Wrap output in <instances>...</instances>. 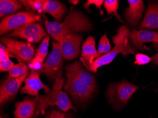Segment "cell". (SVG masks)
<instances>
[{"mask_svg": "<svg viewBox=\"0 0 158 118\" xmlns=\"http://www.w3.org/2000/svg\"><path fill=\"white\" fill-rule=\"evenodd\" d=\"M20 1L16 0H1L0 1V17L12 14L19 10L24 9Z\"/></svg>", "mask_w": 158, "mask_h": 118, "instance_id": "ffe728a7", "label": "cell"}, {"mask_svg": "<svg viewBox=\"0 0 158 118\" xmlns=\"http://www.w3.org/2000/svg\"><path fill=\"white\" fill-rule=\"evenodd\" d=\"M50 37L47 36L43 39L40 45V47L38 50L37 54H35V57L41 59L42 60H44L46 59V56L48 55V48L49 46Z\"/></svg>", "mask_w": 158, "mask_h": 118, "instance_id": "cb8c5ba5", "label": "cell"}, {"mask_svg": "<svg viewBox=\"0 0 158 118\" xmlns=\"http://www.w3.org/2000/svg\"><path fill=\"white\" fill-rule=\"evenodd\" d=\"M129 39L139 50H143V44L147 42L152 43L154 47L158 48V32L134 29L130 33Z\"/></svg>", "mask_w": 158, "mask_h": 118, "instance_id": "4fadbf2b", "label": "cell"}, {"mask_svg": "<svg viewBox=\"0 0 158 118\" xmlns=\"http://www.w3.org/2000/svg\"><path fill=\"white\" fill-rule=\"evenodd\" d=\"M41 73L34 71H31V73L25 80V86L20 89L22 94H27L32 96H39V92L41 89H44L45 93L48 94L51 91L49 87L43 84L40 79Z\"/></svg>", "mask_w": 158, "mask_h": 118, "instance_id": "7c38bea8", "label": "cell"}, {"mask_svg": "<svg viewBox=\"0 0 158 118\" xmlns=\"http://www.w3.org/2000/svg\"><path fill=\"white\" fill-rule=\"evenodd\" d=\"M41 20V15L27 11L19 12L3 18L0 22V35H2L27 24Z\"/></svg>", "mask_w": 158, "mask_h": 118, "instance_id": "277c9868", "label": "cell"}, {"mask_svg": "<svg viewBox=\"0 0 158 118\" xmlns=\"http://www.w3.org/2000/svg\"><path fill=\"white\" fill-rule=\"evenodd\" d=\"M47 36L48 34L42 26L40 23L35 22L19 26L5 36L24 39L30 43H37Z\"/></svg>", "mask_w": 158, "mask_h": 118, "instance_id": "ba28073f", "label": "cell"}, {"mask_svg": "<svg viewBox=\"0 0 158 118\" xmlns=\"http://www.w3.org/2000/svg\"><path fill=\"white\" fill-rule=\"evenodd\" d=\"M135 63L138 65L146 64L152 60V58L144 54H138L135 55Z\"/></svg>", "mask_w": 158, "mask_h": 118, "instance_id": "4316f807", "label": "cell"}, {"mask_svg": "<svg viewBox=\"0 0 158 118\" xmlns=\"http://www.w3.org/2000/svg\"><path fill=\"white\" fill-rule=\"evenodd\" d=\"M20 2L27 12L41 14L43 12L47 0H21Z\"/></svg>", "mask_w": 158, "mask_h": 118, "instance_id": "44dd1931", "label": "cell"}, {"mask_svg": "<svg viewBox=\"0 0 158 118\" xmlns=\"http://www.w3.org/2000/svg\"><path fill=\"white\" fill-rule=\"evenodd\" d=\"M52 45V51L44 63L42 73H44L50 79L55 80L62 74L63 58L60 50L59 43L56 41H53Z\"/></svg>", "mask_w": 158, "mask_h": 118, "instance_id": "52a82bcc", "label": "cell"}, {"mask_svg": "<svg viewBox=\"0 0 158 118\" xmlns=\"http://www.w3.org/2000/svg\"><path fill=\"white\" fill-rule=\"evenodd\" d=\"M127 2L129 6L125 11V18L129 23L134 26L138 23L142 18L144 3L142 0H128Z\"/></svg>", "mask_w": 158, "mask_h": 118, "instance_id": "9a60e30c", "label": "cell"}, {"mask_svg": "<svg viewBox=\"0 0 158 118\" xmlns=\"http://www.w3.org/2000/svg\"><path fill=\"white\" fill-rule=\"evenodd\" d=\"M65 69L67 80L64 85V89L69 92L71 96L76 102H87L94 92L68 68L65 67Z\"/></svg>", "mask_w": 158, "mask_h": 118, "instance_id": "5b68a950", "label": "cell"}, {"mask_svg": "<svg viewBox=\"0 0 158 118\" xmlns=\"http://www.w3.org/2000/svg\"><path fill=\"white\" fill-rule=\"evenodd\" d=\"M29 74V71L17 78H7L2 82L0 87V104H4L6 102L15 98L20 86L24 82Z\"/></svg>", "mask_w": 158, "mask_h": 118, "instance_id": "30bf717a", "label": "cell"}, {"mask_svg": "<svg viewBox=\"0 0 158 118\" xmlns=\"http://www.w3.org/2000/svg\"><path fill=\"white\" fill-rule=\"evenodd\" d=\"M1 118H3V117H2V115H1Z\"/></svg>", "mask_w": 158, "mask_h": 118, "instance_id": "836d02e7", "label": "cell"}, {"mask_svg": "<svg viewBox=\"0 0 158 118\" xmlns=\"http://www.w3.org/2000/svg\"><path fill=\"white\" fill-rule=\"evenodd\" d=\"M67 11L66 6L60 2L47 0L43 12L50 14L57 21H61Z\"/></svg>", "mask_w": 158, "mask_h": 118, "instance_id": "ac0fdd59", "label": "cell"}, {"mask_svg": "<svg viewBox=\"0 0 158 118\" xmlns=\"http://www.w3.org/2000/svg\"><path fill=\"white\" fill-rule=\"evenodd\" d=\"M38 105L37 98L25 97L23 101L15 103L14 115L15 118H33L35 115Z\"/></svg>", "mask_w": 158, "mask_h": 118, "instance_id": "5bb4252c", "label": "cell"}, {"mask_svg": "<svg viewBox=\"0 0 158 118\" xmlns=\"http://www.w3.org/2000/svg\"><path fill=\"white\" fill-rule=\"evenodd\" d=\"M2 44L8 49L10 53L15 56L19 62H26L31 63L34 58L35 49L34 46L30 43L12 39L4 36L2 38Z\"/></svg>", "mask_w": 158, "mask_h": 118, "instance_id": "8992f818", "label": "cell"}, {"mask_svg": "<svg viewBox=\"0 0 158 118\" xmlns=\"http://www.w3.org/2000/svg\"><path fill=\"white\" fill-rule=\"evenodd\" d=\"M111 49V46L110 44V40L106 38V40L105 43L103 51V54H106L110 51Z\"/></svg>", "mask_w": 158, "mask_h": 118, "instance_id": "4dcf8cb0", "label": "cell"}, {"mask_svg": "<svg viewBox=\"0 0 158 118\" xmlns=\"http://www.w3.org/2000/svg\"><path fill=\"white\" fill-rule=\"evenodd\" d=\"M138 88V86L123 81L119 83L110 84L107 88V96L110 101H117L125 104Z\"/></svg>", "mask_w": 158, "mask_h": 118, "instance_id": "9c48e42d", "label": "cell"}, {"mask_svg": "<svg viewBox=\"0 0 158 118\" xmlns=\"http://www.w3.org/2000/svg\"><path fill=\"white\" fill-rule=\"evenodd\" d=\"M158 29V2H153L148 5L144 18L139 28Z\"/></svg>", "mask_w": 158, "mask_h": 118, "instance_id": "e0dca14e", "label": "cell"}, {"mask_svg": "<svg viewBox=\"0 0 158 118\" xmlns=\"http://www.w3.org/2000/svg\"><path fill=\"white\" fill-rule=\"evenodd\" d=\"M152 58L153 60V63L155 64L156 65L158 66V53L153 56Z\"/></svg>", "mask_w": 158, "mask_h": 118, "instance_id": "1f68e13d", "label": "cell"}, {"mask_svg": "<svg viewBox=\"0 0 158 118\" xmlns=\"http://www.w3.org/2000/svg\"><path fill=\"white\" fill-rule=\"evenodd\" d=\"M14 65L10 59L6 61L0 62V71L1 72L9 71Z\"/></svg>", "mask_w": 158, "mask_h": 118, "instance_id": "f1b7e54d", "label": "cell"}, {"mask_svg": "<svg viewBox=\"0 0 158 118\" xmlns=\"http://www.w3.org/2000/svg\"><path fill=\"white\" fill-rule=\"evenodd\" d=\"M104 8L106 10L108 15L113 14L115 16L119 21L124 23V21L121 18L120 16L118 13V1L117 0H106L104 1Z\"/></svg>", "mask_w": 158, "mask_h": 118, "instance_id": "7402d4cb", "label": "cell"}, {"mask_svg": "<svg viewBox=\"0 0 158 118\" xmlns=\"http://www.w3.org/2000/svg\"><path fill=\"white\" fill-rule=\"evenodd\" d=\"M83 37L79 34L69 35L59 43L62 56L66 60H72L77 58L80 54V47Z\"/></svg>", "mask_w": 158, "mask_h": 118, "instance_id": "8fae6325", "label": "cell"}, {"mask_svg": "<svg viewBox=\"0 0 158 118\" xmlns=\"http://www.w3.org/2000/svg\"><path fill=\"white\" fill-rule=\"evenodd\" d=\"M47 118H73L71 114L62 113L57 110H53L48 114Z\"/></svg>", "mask_w": 158, "mask_h": 118, "instance_id": "83f0119b", "label": "cell"}, {"mask_svg": "<svg viewBox=\"0 0 158 118\" xmlns=\"http://www.w3.org/2000/svg\"><path fill=\"white\" fill-rule=\"evenodd\" d=\"M0 51H1V57H0V62H3L9 60V57L16 58L15 56L13 55L8 49L5 46L2 45L1 43L0 45Z\"/></svg>", "mask_w": 158, "mask_h": 118, "instance_id": "d4e9b609", "label": "cell"}, {"mask_svg": "<svg viewBox=\"0 0 158 118\" xmlns=\"http://www.w3.org/2000/svg\"><path fill=\"white\" fill-rule=\"evenodd\" d=\"M107 38L106 35H104L102 36L100 39V41H99V45H98V57L102 56L103 55V51L105 43L106 40Z\"/></svg>", "mask_w": 158, "mask_h": 118, "instance_id": "f546056e", "label": "cell"}, {"mask_svg": "<svg viewBox=\"0 0 158 118\" xmlns=\"http://www.w3.org/2000/svg\"><path fill=\"white\" fill-rule=\"evenodd\" d=\"M117 31V34L112 38L114 47L109 52L96 59L92 63H89L82 57L80 58L81 61L86 69L92 72L97 73L98 68L110 63L118 54H122L124 57L130 54H135L136 50L131 46L129 41L131 33L130 30L123 25L120 26Z\"/></svg>", "mask_w": 158, "mask_h": 118, "instance_id": "7a4b0ae2", "label": "cell"}, {"mask_svg": "<svg viewBox=\"0 0 158 118\" xmlns=\"http://www.w3.org/2000/svg\"><path fill=\"white\" fill-rule=\"evenodd\" d=\"M65 79L60 74L55 80L52 86V90L48 95L39 96L38 101L36 116L41 113L44 114L45 110L49 107L56 105L62 111L67 112L70 110H75L70 101L68 95L62 90Z\"/></svg>", "mask_w": 158, "mask_h": 118, "instance_id": "3957f363", "label": "cell"}, {"mask_svg": "<svg viewBox=\"0 0 158 118\" xmlns=\"http://www.w3.org/2000/svg\"><path fill=\"white\" fill-rule=\"evenodd\" d=\"M69 2L72 3V4H74V5H77L80 2V1L78 0H71V1H69Z\"/></svg>", "mask_w": 158, "mask_h": 118, "instance_id": "d6a6232c", "label": "cell"}, {"mask_svg": "<svg viewBox=\"0 0 158 118\" xmlns=\"http://www.w3.org/2000/svg\"><path fill=\"white\" fill-rule=\"evenodd\" d=\"M28 67L23 62H19V63L15 64L9 71V77L17 78L25 74L27 72Z\"/></svg>", "mask_w": 158, "mask_h": 118, "instance_id": "603a6c76", "label": "cell"}, {"mask_svg": "<svg viewBox=\"0 0 158 118\" xmlns=\"http://www.w3.org/2000/svg\"><path fill=\"white\" fill-rule=\"evenodd\" d=\"M81 57L89 63L98 58V55L95 47V40L93 36H89L83 42L81 47Z\"/></svg>", "mask_w": 158, "mask_h": 118, "instance_id": "d6986e66", "label": "cell"}, {"mask_svg": "<svg viewBox=\"0 0 158 118\" xmlns=\"http://www.w3.org/2000/svg\"><path fill=\"white\" fill-rule=\"evenodd\" d=\"M66 67L73 72L85 85L89 87L93 92H95L96 89V84L94 76L86 71L80 62L75 61Z\"/></svg>", "mask_w": 158, "mask_h": 118, "instance_id": "2e32d148", "label": "cell"}, {"mask_svg": "<svg viewBox=\"0 0 158 118\" xmlns=\"http://www.w3.org/2000/svg\"><path fill=\"white\" fill-rule=\"evenodd\" d=\"M45 23L48 32L58 42L63 41L73 34L88 32L93 29L89 19L73 8L71 9L62 22H51L46 18Z\"/></svg>", "mask_w": 158, "mask_h": 118, "instance_id": "6da1fadb", "label": "cell"}, {"mask_svg": "<svg viewBox=\"0 0 158 118\" xmlns=\"http://www.w3.org/2000/svg\"><path fill=\"white\" fill-rule=\"evenodd\" d=\"M104 2V1L103 0H89L87 2L84 3V6L85 9L88 10V12H89L90 11L89 6L92 4H95L98 8L99 9L100 14L103 15V11L102 9V5Z\"/></svg>", "mask_w": 158, "mask_h": 118, "instance_id": "484cf974", "label": "cell"}]
</instances>
